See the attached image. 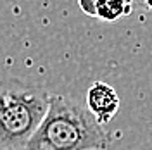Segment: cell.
Wrapping results in <instances>:
<instances>
[{
    "label": "cell",
    "mask_w": 152,
    "mask_h": 150,
    "mask_svg": "<svg viewBox=\"0 0 152 150\" xmlns=\"http://www.w3.org/2000/svg\"><path fill=\"white\" fill-rule=\"evenodd\" d=\"M111 135L95 121L85 103L50 95L42 122L24 150H105Z\"/></svg>",
    "instance_id": "6da1fadb"
},
{
    "label": "cell",
    "mask_w": 152,
    "mask_h": 150,
    "mask_svg": "<svg viewBox=\"0 0 152 150\" xmlns=\"http://www.w3.org/2000/svg\"><path fill=\"white\" fill-rule=\"evenodd\" d=\"M48 97L38 86L0 83V150H24L47 112Z\"/></svg>",
    "instance_id": "7a4b0ae2"
},
{
    "label": "cell",
    "mask_w": 152,
    "mask_h": 150,
    "mask_svg": "<svg viewBox=\"0 0 152 150\" xmlns=\"http://www.w3.org/2000/svg\"><path fill=\"white\" fill-rule=\"evenodd\" d=\"M119 95L111 84L104 81H95L86 90L85 105L99 124H107L119 111Z\"/></svg>",
    "instance_id": "3957f363"
},
{
    "label": "cell",
    "mask_w": 152,
    "mask_h": 150,
    "mask_svg": "<svg viewBox=\"0 0 152 150\" xmlns=\"http://www.w3.org/2000/svg\"><path fill=\"white\" fill-rule=\"evenodd\" d=\"M133 2L132 0H97L95 5V17L114 23L118 19L128 17L133 12Z\"/></svg>",
    "instance_id": "277c9868"
},
{
    "label": "cell",
    "mask_w": 152,
    "mask_h": 150,
    "mask_svg": "<svg viewBox=\"0 0 152 150\" xmlns=\"http://www.w3.org/2000/svg\"><path fill=\"white\" fill-rule=\"evenodd\" d=\"M78 5L80 9L83 10V14L95 17V5H97V0H78Z\"/></svg>",
    "instance_id": "5b68a950"
},
{
    "label": "cell",
    "mask_w": 152,
    "mask_h": 150,
    "mask_svg": "<svg viewBox=\"0 0 152 150\" xmlns=\"http://www.w3.org/2000/svg\"><path fill=\"white\" fill-rule=\"evenodd\" d=\"M142 9L152 10V0H143V5H142Z\"/></svg>",
    "instance_id": "8992f818"
},
{
    "label": "cell",
    "mask_w": 152,
    "mask_h": 150,
    "mask_svg": "<svg viewBox=\"0 0 152 150\" xmlns=\"http://www.w3.org/2000/svg\"><path fill=\"white\" fill-rule=\"evenodd\" d=\"M132 2H133V5H138V7L143 5V0H132Z\"/></svg>",
    "instance_id": "52a82bcc"
}]
</instances>
